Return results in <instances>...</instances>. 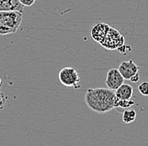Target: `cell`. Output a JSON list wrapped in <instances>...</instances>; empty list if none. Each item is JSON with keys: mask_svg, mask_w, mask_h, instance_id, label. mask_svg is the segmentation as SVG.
<instances>
[{"mask_svg": "<svg viewBox=\"0 0 148 146\" xmlns=\"http://www.w3.org/2000/svg\"><path fill=\"white\" fill-rule=\"evenodd\" d=\"M116 99L114 91L105 88H90L85 93L84 100L90 110L97 113H106L114 108Z\"/></svg>", "mask_w": 148, "mask_h": 146, "instance_id": "1", "label": "cell"}, {"mask_svg": "<svg viewBox=\"0 0 148 146\" xmlns=\"http://www.w3.org/2000/svg\"><path fill=\"white\" fill-rule=\"evenodd\" d=\"M23 20V13L19 11H0V35L17 32Z\"/></svg>", "mask_w": 148, "mask_h": 146, "instance_id": "2", "label": "cell"}, {"mask_svg": "<svg viewBox=\"0 0 148 146\" xmlns=\"http://www.w3.org/2000/svg\"><path fill=\"white\" fill-rule=\"evenodd\" d=\"M60 82L66 87H74L77 90L80 88L78 83L80 82V75L73 67H65L58 73Z\"/></svg>", "mask_w": 148, "mask_h": 146, "instance_id": "3", "label": "cell"}, {"mask_svg": "<svg viewBox=\"0 0 148 146\" xmlns=\"http://www.w3.org/2000/svg\"><path fill=\"white\" fill-rule=\"evenodd\" d=\"M125 44V38L120 32L114 28L110 27L104 38L103 39L100 45L106 49L114 50Z\"/></svg>", "mask_w": 148, "mask_h": 146, "instance_id": "4", "label": "cell"}, {"mask_svg": "<svg viewBox=\"0 0 148 146\" xmlns=\"http://www.w3.org/2000/svg\"><path fill=\"white\" fill-rule=\"evenodd\" d=\"M124 78L119 72L118 69H111L108 71L105 84L111 91H116L121 84H124Z\"/></svg>", "mask_w": 148, "mask_h": 146, "instance_id": "5", "label": "cell"}, {"mask_svg": "<svg viewBox=\"0 0 148 146\" xmlns=\"http://www.w3.org/2000/svg\"><path fill=\"white\" fill-rule=\"evenodd\" d=\"M139 69L140 68L131 59L129 61L122 62L118 68V70L120 74L122 75L124 80H130L131 77L139 73Z\"/></svg>", "mask_w": 148, "mask_h": 146, "instance_id": "6", "label": "cell"}, {"mask_svg": "<svg viewBox=\"0 0 148 146\" xmlns=\"http://www.w3.org/2000/svg\"><path fill=\"white\" fill-rule=\"evenodd\" d=\"M110 27V26L105 23H99L91 29V37L95 42L100 44Z\"/></svg>", "mask_w": 148, "mask_h": 146, "instance_id": "7", "label": "cell"}, {"mask_svg": "<svg viewBox=\"0 0 148 146\" xmlns=\"http://www.w3.org/2000/svg\"><path fill=\"white\" fill-rule=\"evenodd\" d=\"M0 11H24V6L18 0H0Z\"/></svg>", "mask_w": 148, "mask_h": 146, "instance_id": "8", "label": "cell"}, {"mask_svg": "<svg viewBox=\"0 0 148 146\" xmlns=\"http://www.w3.org/2000/svg\"><path fill=\"white\" fill-rule=\"evenodd\" d=\"M119 100H130L133 95V87L127 84H123L114 92Z\"/></svg>", "mask_w": 148, "mask_h": 146, "instance_id": "9", "label": "cell"}, {"mask_svg": "<svg viewBox=\"0 0 148 146\" xmlns=\"http://www.w3.org/2000/svg\"><path fill=\"white\" fill-rule=\"evenodd\" d=\"M134 105H135V101L131 100H119L116 98L114 101V108L120 112L121 111L123 112L125 110L129 109Z\"/></svg>", "mask_w": 148, "mask_h": 146, "instance_id": "10", "label": "cell"}, {"mask_svg": "<svg viewBox=\"0 0 148 146\" xmlns=\"http://www.w3.org/2000/svg\"><path fill=\"white\" fill-rule=\"evenodd\" d=\"M136 118V111L134 109H126L122 112V120L125 123H130Z\"/></svg>", "mask_w": 148, "mask_h": 146, "instance_id": "11", "label": "cell"}, {"mask_svg": "<svg viewBox=\"0 0 148 146\" xmlns=\"http://www.w3.org/2000/svg\"><path fill=\"white\" fill-rule=\"evenodd\" d=\"M139 92L145 96H148V82L144 81L141 84H140L138 86Z\"/></svg>", "mask_w": 148, "mask_h": 146, "instance_id": "12", "label": "cell"}, {"mask_svg": "<svg viewBox=\"0 0 148 146\" xmlns=\"http://www.w3.org/2000/svg\"><path fill=\"white\" fill-rule=\"evenodd\" d=\"M19 2H20V3L25 7H30V6H32L34 3H35V2L36 1V0H18Z\"/></svg>", "mask_w": 148, "mask_h": 146, "instance_id": "13", "label": "cell"}, {"mask_svg": "<svg viewBox=\"0 0 148 146\" xmlns=\"http://www.w3.org/2000/svg\"><path fill=\"white\" fill-rule=\"evenodd\" d=\"M130 46H125V44H124V45L120 46V47H118L117 50L120 52L121 54H125L128 51H130Z\"/></svg>", "mask_w": 148, "mask_h": 146, "instance_id": "14", "label": "cell"}, {"mask_svg": "<svg viewBox=\"0 0 148 146\" xmlns=\"http://www.w3.org/2000/svg\"><path fill=\"white\" fill-rule=\"evenodd\" d=\"M139 80H140V75H139V73H137V74H136V75H134L133 77H131L130 80L131 82L136 83V82H138Z\"/></svg>", "mask_w": 148, "mask_h": 146, "instance_id": "15", "label": "cell"}]
</instances>
